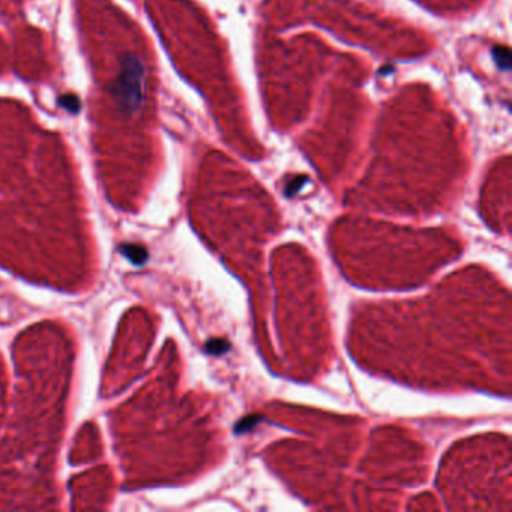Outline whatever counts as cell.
<instances>
[{"mask_svg": "<svg viewBox=\"0 0 512 512\" xmlns=\"http://www.w3.org/2000/svg\"><path fill=\"white\" fill-rule=\"evenodd\" d=\"M124 253L134 263H143L146 257H148V253L142 247H137V245H125Z\"/></svg>", "mask_w": 512, "mask_h": 512, "instance_id": "7a4b0ae2", "label": "cell"}, {"mask_svg": "<svg viewBox=\"0 0 512 512\" xmlns=\"http://www.w3.org/2000/svg\"><path fill=\"white\" fill-rule=\"evenodd\" d=\"M145 67L139 58L125 55L122 58V70L113 86V95L119 106L127 113H134L142 106L145 98Z\"/></svg>", "mask_w": 512, "mask_h": 512, "instance_id": "6da1fadb", "label": "cell"}, {"mask_svg": "<svg viewBox=\"0 0 512 512\" xmlns=\"http://www.w3.org/2000/svg\"><path fill=\"white\" fill-rule=\"evenodd\" d=\"M61 106L68 112L77 113L80 110L79 98L74 97V95H65L61 98Z\"/></svg>", "mask_w": 512, "mask_h": 512, "instance_id": "3957f363", "label": "cell"}]
</instances>
